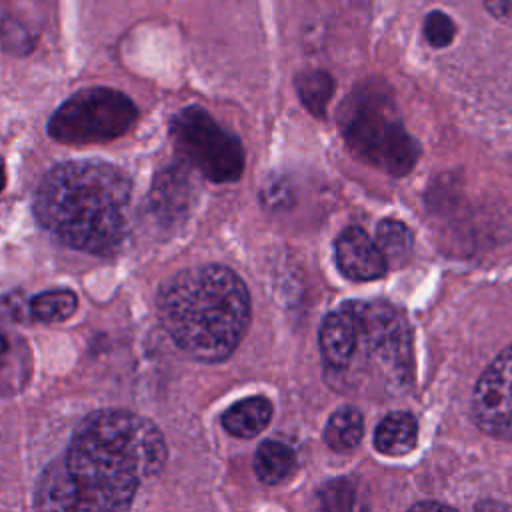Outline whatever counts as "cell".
I'll list each match as a JSON object with an SVG mask.
<instances>
[{"label":"cell","instance_id":"6da1fadb","mask_svg":"<svg viewBox=\"0 0 512 512\" xmlns=\"http://www.w3.org/2000/svg\"><path fill=\"white\" fill-rule=\"evenodd\" d=\"M164 462L166 442L150 420L128 410L94 412L76 428L64 458L44 470L34 506L124 510Z\"/></svg>","mask_w":512,"mask_h":512},{"label":"cell","instance_id":"7a4b0ae2","mask_svg":"<svg viewBox=\"0 0 512 512\" xmlns=\"http://www.w3.org/2000/svg\"><path fill=\"white\" fill-rule=\"evenodd\" d=\"M132 182L108 162L54 166L34 194L36 220L60 242L88 254H114L126 234Z\"/></svg>","mask_w":512,"mask_h":512},{"label":"cell","instance_id":"3957f363","mask_svg":"<svg viewBox=\"0 0 512 512\" xmlns=\"http://www.w3.org/2000/svg\"><path fill=\"white\" fill-rule=\"evenodd\" d=\"M156 310L182 352L200 362H222L248 330L250 294L230 268L194 266L162 284Z\"/></svg>","mask_w":512,"mask_h":512},{"label":"cell","instance_id":"277c9868","mask_svg":"<svg viewBox=\"0 0 512 512\" xmlns=\"http://www.w3.org/2000/svg\"><path fill=\"white\" fill-rule=\"evenodd\" d=\"M354 342L338 382L362 386L368 392L398 394L412 382V336L400 310L384 302H350Z\"/></svg>","mask_w":512,"mask_h":512},{"label":"cell","instance_id":"5b68a950","mask_svg":"<svg viewBox=\"0 0 512 512\" xmlns=\"http://www.w3.org/2000/svg\"><path fill=\"white\" fill-rule=\"evenodd\" d=\"M342 136L350 150L390 176L410 172L420 146L406 132L392 100L378 90H360L342 106Z\"/></svg>","mask_w":512,"mask_h":512},{"label":"cell","instance_id":"8992f818","mask_svg":"<svg viewBox=\"0 0 512 512\" xmlns=\"http://www.w3.org/2000/svg\"><path fill=\"white\" fill-rule=\"evenodd\" d=\"M138 118L136 104L112 88H86L70 96L48 120V134L62 144H102L126 134Z\"/></svg>","mask_w":512,"mask_h":512},{"label":"cell","instance_id":"52a82bcc","mask_svg":"<svg viewBox=\"0 0 512 512\" xmlns=\"http://www.w3.org/2000/svg\"><path fill=\"white\" fill-rule=\"evenodd\" d=\"M178 154L212 182L238 180L244 170V148L240 140L224 130L206 110L188 106L170 124Z\"/></svg>","mask_w":512,"mask_h":512},{"label":"cell","instance_id":"ba28073f","mask_svg":"<svg viewBox=\"0 0 512 512\" xmlns=\"http://www.w3.org/2000/svg\"><path fill=\"white\" fill-rule=\"evenodd\" d=\"M472 418L484 434L512 440V344L478 378L472 394Z\"/></svg>","mask_w":512,"mask_h":512},{"label":"cell","instance_id":"9c48e42d","mask_svg":"<svg viewBox=\"0 0 512 512\" xmlns=\"http://www.w3.org/2000/svg\"><path fill=\"white\" fill-rule=\"evenodd\" d=\"M334 254L340 272L356 282L376 280L388 270L376 240L360 226H350L336 238Z\"/></svg>","mask_w":512,"mask_h":512},{"label":"cell","instance_id":"30bf717a","mask_svg":"<svg viewBox=\"0 0 512 512\" xmlns=\"http://www.w3.org/2000/svg\"><path fill=\"white\" fill-rule=\"evenodd\" d=\"M272 418V404L264 396H250L232 404L222 414V426L226 432L238 438H252L260 434Z\"/></svg>","mask_w":512,"mask_h":512},{"label":"cell","instance_id":"8fae6325","mask_svg":"<svg viewBox=\"0 0 512 512\" xmlns=\"http://www.w3.org/2000/svg\"><path fill=\"white\" fill-rule=\"evenodd\" d=\"M418 440V422L410 412H392L380 420L374 432V446L380 454H408Z\"/></svg>","mask_w":512,"mask_h":512},{"label":"cell","instance_id":"7c38bea8","mask_svg":"<svg viewBox=\"0 0 512 512\" xmlns=\"http://www.w3.org/2000/svg\"><path fill=\"white\" fill-rule=\"evenodd\" d=\"M296 468V456L290 446L278 440H264L254 456V472L264 484L284 482Z\"/></svg>","mask_w":512,"mask_h":512},{"label":"cell","instance_id":"4fadbf2b","mask_svg":"<svg viewBox=\"0 0 512 512\" xmlns=\"http://www.w3.org/2000/svg\"><path fill=\"white\" fill-rule=\"evenodd\" d=\"M364 432V418L358 408H338L324 428V442L336 452H348L358 446Z\"/></svg>","mask_w":512,"mask_h":512},{"label":"cell","instance_id":"5bb4252c","mask_svg":"<svg viewBox=\"0 0 512 512\" xmlns=\"http://www.w3.org/2000/svg\"><path fill=\"white\" fill-rule=\"evenodd\" d=\"M376 244L388 266H400L412 252V232L400 220H382L376 228Z\"/></svg>","mask_w":512,"mask_h":512},{"label":"cell","instance_id":"9a60e30c","mask_svg":"<svg viewBox=\"0 0 512 512\" xmlns=\"http://www.w3.org/2000/svg\"><path fill=\"white\" fill-rule=\"evenodd\" d=\"M78 308V298L72 290H46L30 300V314L42 322H60L70 318Z\"/></svg>","mask_w":512,"mask_h":512},{"label":"cell","instance_id":"2e32d148","mask_svg":"<svg viewBox=\"0 0 512 512\" xmlns=\"http://www.w3.org/2000/svg\"><path fill=\"white\" fill-rule=\"evenodd\" d=\"M186 192H188V184H186V178L182 172L172 168V170L160 174L154 184V190H152V200H154L156 212L174 214V212L182 210Z\"/></svg>","mask_w":512,"mask_h":512},{"label":"cell","instance_id":"e0dca14e","mask_svg":"<svg viewBox=\"0 0 512 512\" xmlns=\"http://www.w3.org/2000/svg\"><path fill=\"white\" fill-rule=\"evenodd\" d=\"M300 100L314 116H324L326 104L334 92V82L326 72H304L296 80Z\"/></svg>","mask_w":512,"mask_h":512},{"label":"cell","instance_id":"ac0fdd59","mask_svg":"<svg viewBox=\"0 0 512 512\" xmlns=\"http://www.w3.org/2000/svg\"><path fill=\"white\" fill-rule=\"evenodd\" d=\"M424 34H426V40L432 46L444 48L452 42V38L456 34V28H454V22L446 14L430 12L426 16V22H424Z\"/></svg>","mask_w":512,"mask_h":512},{"label":"cell","instance_id":"d6986e66","mask_svg":"<svg viewBox=\"0 0 512 512\" xmlns=\"http://www.w3.org/2000/svg\"><path fill=\"white\" fill-rule=\"evenodd\" d=\"M342 494H352L346 482H334V484H326L322 490V504L324 508H350L352 506V498H342Z\"/></svg>","mask_w":512,"mask_h":512},{"label":"cell","instance_id":"ffe728a7","mask_svg":"<svg viewBox=\"0 0 512 512\" xmlns=\"http://www.w3.org/2000/svg\"><path fill=\"white\" fill-rule=\"evenodd\" d=\"M484 4L498 20L512 24V0H484Z\"/></svg>","mask_w":512,"mask_h":512},{"label":"cell","instance_id":"44dd1931","mask_svg":"<svg viewBox=\"0 0 512 512\" xmlns=\"http://www.w3.org/2000/svg\"><path fill=\"white\" fill-rule=\"evenodd\" d=\"M412 508H446V506L440 502H420V504H414Z\"/></svg>","mask_w":512,"mask_h":512},{"label":"cell","instance_id":"7402d4cb","mask_svg":"<svg viewBox=\"0 0 512 512\" xmlns=\"http://www.w3.org/2000/svg\"><path fill=\"white\" fill-rule=\"evenodd\" d=\"M8 350V338L4 336V332H0V358L6 354Z\"/></svg>","mask_w":512,"mask_h":512},{"label":"cell","instance_id":"603a6c76","mask_svg":"<svg viewBox=\"0 0 512 512\" xmlns=\"http://www.w3.org/2000/svg\"><path fill=\"white\" fill-rule=\"evenodd\" d=\"M4 186H6V170H4V162L0 158V192L4 190Z\"/></svg>","mask_w":512,"mask_h":512}]
</instances>
